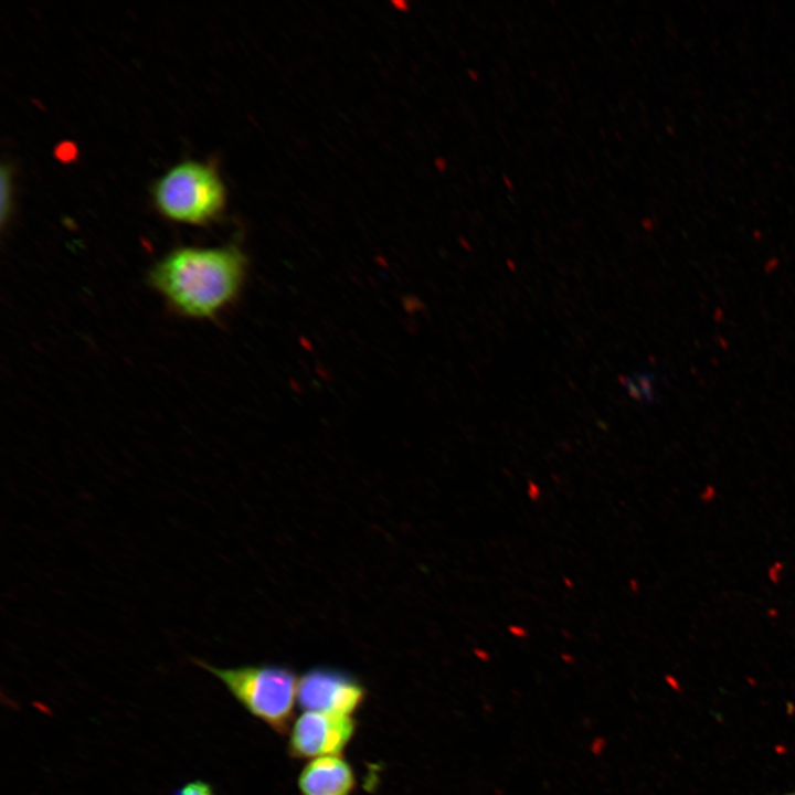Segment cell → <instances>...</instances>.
I'll return each mask as SVG.
<instances>
[{
	"mask_svg": "<svg viewBox=\"0 0 795 795\" xmlns=\"http://www.w3.org/2000/svg\"><path fill=\"white\" fill-rule=\"evenodd\" d=\"M473 653H474V655H475L479 660L489 661V660L491 659L490 653L487 651V650L484 649V648L475 647V648L473 649Z\"/></svg>",
	"mask_w": 795,
	"mask_h": 795,
	"instance_id": "13",
	"label": "cell"
},
{
	"mask_svg": "<svg viewBox=\"0 0 795 795\" xmlns=\"http://www.w3.org/2000/svg\"><path fill=\"white\" fill-rule=\"evenodd\" d=\"M351 716L305 711L293 724L288 752L295 759L339 755L356 732Z\"/></svg>",
	"mask_w": 795,
	"mask_h": 795,
	"instance_id": "5",
	"label": "cell"
},
{
	"mask_svg": "<svg viewBox=\"0 0 795 795\" xmlns=\"http://www.w3.org/2000/svg\"><path fill=\"white\" fill-rule=\"evenodd\" d=\"M298 787L303 795H351L356 787V775L340 755L312 759L303 768Z\"/></svg>",
	"mask_w": 795,
	"mask_h": 795,
	"instance_id": "6",
	"label": "cell"
},
{
	"mask_svg": "<svg viewBox=\"0 0 795 795\" xmlns=\"http://www.w3.org/2000/svg\"><path fill=\"white\" fill-rule=\"evenodd\" d=\"M226 687L235 700L252 716L278 733H285L297 700V678L282 665H246L218 668L203 660H193Z\"/></svg>",
	"mask_w": 795,
	"mask_h": 795,
	"instance_id": "2",
	"label": "cell"
},
{
	"mask_svg": "<svg viewBox=\"0 0 795 795\" xmlns=\"http://www.w3.org/2000/svg\"><path fill=\"white\" fill-rule=\"evenodd\" d=\"M562 634H563V637H565L568 639L570 638V634L566 630L563 629Z\"/></svg>",
	"mask_w": 795,
	"mask_h": 795,
	"instance_id": "17",
	"label": "cell"
},
{
	"mask_svg": "<svg viewBox=\"0 0 795 795\" xmlns=\"http://www.w3.org/2000/svg\"><path fill=\"white\" fill-rule=\"evenodd\" d=\"M527 495H528V498L532 501L539 500V498L541 496L540 486L537 483H534L533 480H528Z\"/></svg>",
	"mask_w": 795,
	"mask_h": 795,
	"instance_id": "11",
	"label": "cell"
},
{
	"mask_svg": "<svg viewBox=\"0 0 795 795\" xmlns=\"http://www.w3.org/2000/svg\"><path fill=\"white\" fill-rule=\"evenodd\" d=\"M606 744H607V742H606L605 738L600 736V735L595 736L590 743V746H589L590 752L595 756H600L601 754H603V752L606 748Z\"/></svg>",
	"mask_w": 795,
	"mask_h": 795,
	"instance_id": "10",
	"label": "cell"
},
{
	"mask_svg": "<svg viewBox=\"0 0 795 795\" xmlns=\"http://www.w3.org/2000/svg\"><path fill=\"white\" fill-rule=\"evenodd\" d=\"M784 795H795V792H793V793H788V794H784Z\"/></svg>",
	"mask_w": 795,
	"mask_h": 795,
	"instance_id": "18",
	"label": "cell"
},
{
	"mask_svg": "<svg viewBox=\"0 0 795 795\" xmlns=\"http://www.w3.org/2000/svg\"><path fill=\"white\" fill-rule=\"evenodd\" d=\"M619 381L627 392V395L637 402L654 403L656 401V378L653 372H639L630 375H622Z\"/></svg>",
	"mask_w": 795,
	"mask_h": 795,
	"instance_id": "7",
	"label": "cell"
},
{
	"mask_svg": "<svg viewBox=\"0 0 795 795\" xmlns=\"http://www.w3.org/2000/svg\"><path fill=\"white\" fill-rule=\"evenodd\" d=\"M562 582H563V585H564L566 589H570V590H571V589L574 587V583H573V581H572L569 576H563V577H562Z\"/></svg>",
	"mask_w": 795,
	"mask_h": 795,
	"instance_id": "15",
	"label": "cell"
},
{
	"mask_svg": "<svg viewBox=\"0 0 795 795\" xmlns=\"http://www.w3.org/2000/svg\"><path fill=\"white\" fill-rule=\"evenodd\" d=\"M560 658L563 662L572 665L575 662V657L570 653H561Z\"/></svg>",
	"mask_w": 795,
	"mask_h": 795,
	"instance_id": "14",
	"label": "cell"
},
{
	"mask_svg": "<svg viewBox=\"0 0 795 795\" xmlns=\"http://www.w3.org/2000/svg\"><path fill=\"white\" fill-rule=\"evenodd\" d=\"M628 587H629L634 593H636V592H637V589H638L637 581H636V580H633V579L629 580V582H628Z\"/></svg>",
	"mask_w": 795,
	"mask_h": 795,
	"instance_id": "16",
	"label": "cell"
},
{
	"mask_svg": "<svg viewBox=\"0 0 795 795\" xmlns=\"http://www.w3.org/2000/svg\"><path fill=\"white\" fill-rule=\"evenodd\" d=\"M246 264L236 244L179 246L152 265L148 282L176 314L212 319L237 297Z\"/></svg>",
	"mask_w": 795,
	"mask_h": 795,
	"instance_id": "1",
	"label": "cell"
},
{
	"mask_svg": "<svg viewBox=\"0 0 795 795\" xmlns=\"http://www.w3.org/2000/svg\"><path fill=\"white\" fill-rule=\"evenodd\" d=\"M365 697L367 689L358 678L326 666L310 668L297 685V701L305 711L351 716Z\"/></svg>",
	"mask_w": 795,
	"mask_h": 795,
	"instance_id": "4",
	"label": "cell"
},
{
	"mask_svg": "<svg viewBox=\"0 0 795 795\" xmlns=\"http://www.w3.org/2000/svg\"><path fill=\"white\" fill-rule=\"evenodd\" d=\"M507 629L509 634L518 638H526L528 636V630L519 625H509Z\"/></svg>",
	"mask_w": 795,
	"mask_h": 795,
	"instance_id": "12",
	"label": "cell"
},
{
	"mask_svg": "<svg viewBox=\"0 0 795 795\" xmlns=\"http://www.w3.org/2000/svg\"><path fill=\"white\" fill-rule=\"evenodd\" d=\"M158 212L180 223L205 225L215 220L225 205V187L215 168L197 160H183L170 167L151 187Z\"/></svg>",
	"mask_w": 795,
	"mask_h": 795,
	"instance_id": "3",
	"label": "cell"
},
{
	"mask_svg": "<svg viewBox=\"0 0 795 795\" xmlns=\"http://www.w3.org/2000/svg\"><path fill=\"white\" fill-rule=\"evenodd\" d=\"M172 795H215V792L208 782L195 780L176 788Z\"/></svg>",
	"mask_w": 795,
	"mask_h": 795,
	"instance_id": "9",
	"label": "cell"
},
{
	"mask_svg": "<svg viewBox=\"0 0 795 795\" xmlns=\"http://www.w3.org/2000/svg\"><path fill=\"white\" fill-rule=\"evenodd\" d=\"M0 191H1V222H6V218L10 212L11 204V169L2 165L0 172Z\"/></svg>",
	"mask_w": 795,
	"mask_h": 795,
	"instance_id": "8",
	"label": "cell"
}]
</instances>
